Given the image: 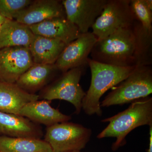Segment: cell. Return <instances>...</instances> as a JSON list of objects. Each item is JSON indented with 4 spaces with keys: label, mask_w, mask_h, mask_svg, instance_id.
Returning <instances> with one entry per match:
<instances>
[{
    "label": "cell",
    "mask_w": 152,
    "mask_h": 152,
    "mask_svg": "<svg viewBox=\"0 0 152 152\" xmlns=\"http://www.w3.org/2000/svg\"><path fill=\"white\" fill-rule=\"evenodd\" d=\"M32 2L31 0H0V14L8 20H14Z\"/></svg>",
    "instance_id": "cell-22"
},
{
    "label": "cell",
    "mask_w": 152,
    "mask_h": 152,
    "mask_svg": "<svg viewBox=\"0 0 152 152\" xmlns=\"http://www.w3.org/2000/svg\"><path fill=\"white\" fill-rule=\"evenodd\" d=\"M135 38L134 66H151L152 64V30L149 31L136 20L132 25Z\"/></svg>",
    "instance_id": "cell-19"
},
{
    "label": "cell",
    "mask_w": 152,
    "mask_h": 152,
    "mask_svg": "<svg viewBox=\"0 0 152 152\" xmlns=\"http://www.w3.org/2000/svg\"><path fill=\"white\" fill-rule=\"evenodd\" d=\"M57 71L58 70L55 65L34 64L20 77L15 83L26 91L34 94L46 84Z\"/></svg>",
    "instance_id": "cell-18"
},
{
    "label": "cell",
    "mask_w": 152,
    "mask_h": 152,
    "mask_svg": "<svg viewBox=\"0 0 152 152\" xmlns=\"http://www.w3.org/2000/svg\"><path fill=\"white\" fill-rule=\"evenodd\" d=\"M131 0H107L100 15L92 27L98 40H101L117 30L131 26L138 20L130 6Z\"/></svg>",
    "instance_id": "cell-6"
},
{
    "label": "cell",
    "mask_w": 152,
    "mask_h": 152,
    "mask_svg": "<svg viewBox=\"0 0 152 152\" xmlns=\"http://www.w3.org/2000/svg\"><path fill=\"white\" fill-rule=\"evenodd\" d=\"M39 99V95L31 94L16 83L0 81V111L19 115L26 104Z\"/></svg>",
    "instance_id": "cell-15"
},
{
    "label": "cell",
    "mask_w": 152,
    "mask_h": 152,
    "mask_svg": "<svg viewBox=\"0 0 152 152\" xmlns=\"http://www.w3.org/2000/svg\"><path fill=\"white\" fill-rule=\"evenodd\" d=\"M28 27L34 35L59 40L66 45L77 39L81 34L77 27L66 17L48 19Z\"/></svg>",
    "instance_id": "cell-12"
},
{
    "label": "cell",
    "mask_w": 152,
    "mask_h": 152,
    "mask_svg": "<svg viewBox=\"0 0 152 152\" xmlns=\"http://www.w3.org/2000/svg\"><path fill=\"white\" fill-rule=\"evenodd\" d=\"M97 41L91 32L81 34L66 46L55 63V66L64 73L73 68L88 66V56Z\"/></svg>",
    "instance_id": "cell-9"
},
{
    "label": "cell",
    "mask_w": 152,
    "mask_h": 152,
    "mask_svg": "<svg viewBox=\"0 0 152 152\" xmlns=\"http://www.w3.org/2000/svg\"><path fill=\"white\" fill-rule=\"evenodd\" d=\"M91 129L75 123L65 122L47 128L44 140L53 152L80 151L89 141Z\"/></svg>",
    "instance_id": "cell-5"
},
{
    "label": "cell",
    "mask_w": 152,
    "mask_h": 152,
    "mask_svg": "<svg viewBox=\"0 0 152 152\" xmlns=\"http://www.w3.org/2000/svg\"><path fill=\"white\" fill-rule=\"evenodd\" d=\"M34 64L28 48L19 46L0 49V81L15 83Z\"/></svg>",
    "instance_id": "cell-10"
},
{
    "label": "cell",
    "mask_w": 152,
    "mask_h": 152,
    "mask_svg": "<svg viewBox=\"0 0 152 152\" xmlns=\"http://www.w3.org/2000/svg\"><path fill=\"white\" fill-rule=\"evenodd\" d=\"M86 66L73 68L63 73L61 77L45 89L39 98L50 102L56 99L67 101L73 105L76 114L80 113L82 101L86 93L80 82Z\"/></svg>",
    "instance_id": "cell-7"
},
{
    "label": "cell",
    "mask_w": 152,
    "mask_h": 152,
    "mask_svg": "<svg viewBox=\"0 0 152 152\" xmlns=\"http://www.w3.org/2000/svg\"><path fill=\"white\" fill-rule=\"evenodd\" d=\"M152 93L151 66H136L127 77L106 96L101 107L122 105L149 96Z\"/></svg>",
    "instance_id": "cell-4"
},
{
    "label": "cell",
    "mask_w": 152,
    "mask_h": 152,
    "mask_svg": "<svg viewBox=\"0 0 152 152\" xmlns=\"http://www.w3.org/2000/svg\"><path fill=\"white\" fill-rule=\"evenodd\" d=\"M88 66L91 74V85L82 101V109L88 115L101 116V97L111 88L119 84L136 66L120 67L103 64L89 58Z\"/></svg>",
    "instance_id": "cell-2"
},
{
    "label": "cell",
    "mask_w": 152,
    "mask_h": 152,
    "mask_svg": "<svg viewBox=\"0 0 152 152\" xmlns=\"http://www.w3.org/2000/svg\"><path fill=\"white\" fill-rule=\"evenodd\" d=\"M66 45L59 40L34 35L29 50L34 64L54 65Z\"/></svg>",
    "instance_id": "cell-16"
},
{
    "label": "cell",
    "mask_w": 152,
    "mask_h": 152,
    "mask_svg": "<svg viewBox=\"0 0 152 152\" xmlns=\"http://www.w3.org/2000/svg\"><path fill=\"white\" fill-rule=\"evenodd\" d=\"M50 101H33L26 104L21 110L19 115L25 117L36 124L48 127L58 123L68 122L70 116L63 114L50 105Z\"/></svg>",
    "instance_id": "cell-14"
},
{
    "label": "cell",
    "mask_w": 152,
    "mask_h": 152,
    "mask_svg": "<svg viewBox=\"0 0 152 152\" xmlns=\"http://www.w3.org/2000/svg\"><path fill=\"white\" fill-rule=\"evenodd\" d=\"M130 6L142 26L149 31L152 30V9L148 5L146 0H131Z\"/></svg>",
    "instance_id": "cell-21"
},
{
    "label": "cell",
    "mask_w": 152,
    "mask_h": 152,
    "mask_svg": "<svg viewBox=\"0 0 152 152\" xmlns=\"http://www.w3.org/2000/svg\"><path fill=\"white\" fill-rule=\"evenodd\" d=\"M107 0H63L66 18L81 34L88 32L100 15Z\"/></svg>",
    "instance_id": "cell-8"
},
{
    "label": "cell",
    "mask_w": 152,
    "mask_h": 152,
    "mask_svg": "<svg viewBox=\"0 0 152 152\" xmlns=\"http://www.w3.org/2000/svg\"><path fill=\"white\" fill-rule=\"evenodd\" d=\"M80 152V151H73V152Z\"/></svg>",
    "instance_id": "cell-26"
},
{
    "label": "cell",
    "mask_w": 152,
    "mask_h": 152,
    "mask_svg": "<svg viewBox=\"0 0 152 152\" xmlns=\"http://www.w3.org/2000/svg\"><path fill=\"white\" fill-rule=\"evenodd\" d=\"M2 25L0 24V31H1V28Z\"/></svg>",
    "instance_id": "cell-25"
},
{
    "label": "cell",
    "mask_w": 152,
    "mask_h": 152,
    "mask_svg": "<svg viewBox=\"0 0 152 152\" xmlns=\"http://www.w3.org/2000/svg\"><path fill=\"white\" fill-rule=\"evenodd\" d=\"M0 152H53L45 140L0 137Z\"/></svg>",
    "instance_id": "cell-20"
},
{
    "label": "cell",
    "mask_w": 152,
    "mask_h": 152,
    "mask_svg": "<svg viewBox=\"0 0 152 152\" xmlns=\"http://www.w3.org/2000/svg\"><path fill=\"white\" fill-rule=\"evenodd\" d=\"M149 141L147 152H152V125L149 126Z\"/></svg>",
    "instance_id": "cell-23"
},
{
    "label": "cell",
    "mask_w": 152,
    "mask_h": 152,
    "mask_svg": "<svg viewBox=\"0 0 152 152\" xmlns=\"http://www.w3.org/2000/svg\"><path fill=\"white\" fill-rule=\"evenodd\" d=\"M135 52V38L132 25L98 40L90 55L92 60L103 64L120 67L134 66Z\"/></svg>",
    "instance_id": "cell-3"
},
{
    "label": "cell",
    "mask_w": 152,
    "mask_h": 152,
    "mask_svg": "<svg viewBox=\"0 0 152 152\" xmlns=\"http://www.w3.org/2000/svg\"><path fill=\"white\" fill-rule=\"evenodd\" d=\"M34 36L28 26L8 20L0 31V49L19 46L29 48Z\"/></svg>",
    "instance_id": "cell-17"
},
{
    "label": "cell",
    "mask_w": 152,
    "mask_h": 152,
    "mask_svg": "<svg viewBox=\"0 0 152 152\" xmlns=\"http://www.w3.org/2000/svg\"><path fill=\"white\" fill-rule=\"evenodd\" d=\"M7 20L8 19H6L5 18H4V17L0 14V24H3L5 23Z\"/></svg>",
    "instance_id": "cell-24"
},
{
    "label": "cell",
    "mask_w": 152,
    "mask_h": 152,
    "mask_svg": "<svg viewBox=\"0 0 152 152\" xmlns=\"http://www.w3.org/2000/svg\"><path fill=\"white\" fill-rule=\"evenodd\" d=\"M42 136L37 124L20 115L0 111V137L41 139Z\"/></svg>",
    "instance_id": "cell-13"
},
{
    "label": "cell",
    "mask_w": 152,
    "mask_h": 152,
    "mask_svg": "<svg viewBox=\"0 0 152 152\" xmlns=\"http://www.w3.org/2000/svg\"></svg>",
    "instance_id": "cell-27"
},
{
    "label": "cell",
    "mask_w": 152,
    "mask_h": 152,
    "mask_svg": "<svg viewBox=\"0 0 152 152\" xmlns=\"http://www.w3.org/2000/svg\"><path fill=\"white\" fill-rule=\"evenodd\" d=\"M101 121L109 124L97 138H116L112 147L113 151H116L125 145L126 137L133 130L152 125V98L148 96L134 101L127 109Z\"/></svg>",
    "instance_id": "cell-1"
},
{
    "label": "cell",
    "mask_w": 152,
    "mask_h": 152,
    "mask_svg": "<svg viewBox=\"0 0 152 152\" xmlns=\"http://www.w3.org/2000/svg\"><path fill=\"white\" fill-rule=\"evenodd\" d=\"M57 17H66L61 2L57 0H38L33 1L18 14L14 20L29 26Z\"/></svg>",
    "instance_id": "cell-11"
}]
</instances>
